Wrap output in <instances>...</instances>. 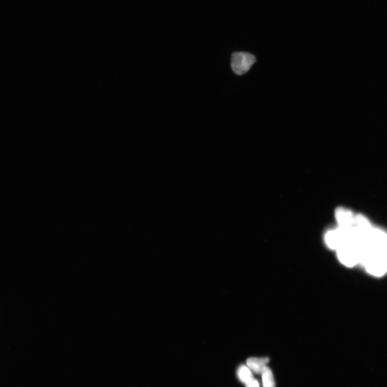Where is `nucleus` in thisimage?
<instances>
[{"mask_svg": "<svg viewBox=\"0 0 387 387\" xmlns=\"http://www.w3.org/2000/svg\"><path fill=\"white\" fill-rule=\"evenodd\" d=\"M360 264L371 275L387 273V233L373 226L366 231L362 243Z\"/></svg>", "mask_w": 387, "mask_h": 387, "instance_id": "nucleus-1", "label": "nucleus"}, {"mask_svg": "<svg viewBox=\"0 0 387 387\" xmlns=\"http://www.w3.org/2000/svg\"><path fill=\"white\" fill-rule=\"evenodd\" d=\"M257 59L252 53L248 52L237 51L231 54L230 67L233 73L242 76L249 72Z\"/></svg>", "mask_w": 387, "mask_h": 387, "instance_id": "nucleus-2", "label": "nucleus"}, {"mask_svg": "<svg viewBox=\"0 0 387 387\" xmlns=\"http://www.w3.org/2000/svg\"><path fill=\"white\" fill-rule=\"evenodd\" d=\"M336 251L340 262L346 267H354L356 265L359 264V251L354 246L343 244Z\"/></svg>", "mask_w": 387, "mask_h": 387, "instance_id": "nucleus-3", "label": "nucleus"}, {"mask_svg": "<svg viewBox=\"0 0 387 387\" xmlns=\"http://www.w3.org/2000/svg\"><path fill=\"white\" fill-rule=\"evenodd\" d=\"M355 216L351 211L344 208H339L336 211V218L340 227H353L355 224Z\"/></svg>", "mask_w": 387, "mask_h": 387, "instance_id": "nucleus-4", "label": "nucleus"}, {"mask_svg": "<svg viewBox=\"0 0 387 387\" xmlns=\"http://www.w3.org/2000/svg\"><path fill=\"white\" fill-rule=\"evenodd\" d=\"M343 240L342 232L339 227L328 231L325 236L326 244L332 250H337L342 244Z\"/></svg>", "mask_w": 387, "mask_h": 387, "instance_id": "nucleus-5", "label": "nucleus"}, {"mask_svg": "<svg viewBox=\"0 0 387 387\" xmlns=\"http://www.w3.org/2000/svg\"><path fill=\"white\" fill-rule=\"evenodd\" d=\"M269 361V358H251L248 359L246 364L250 370L253 372L261 374L265 367L267 366Z\"/></svg>", "mask_w": 387, "mask_h": 387, "instance_id": "nucleus-6", "label": "nucleus"}, {"mask_svg": "<svg viewBox=\"0 0 387 387\" xmlns=\"http://www.w3.org/2000/svg\"><path fill=\"white\" fill-rule=\"evenodd\" d=\"M237 375L239 380L245 385L254 379L252 371L247 366H240L237 370Z\"/></svg>", "mask_w": 387, "mask_h": 387, "instance_id": "nucleus-7", "label": "nucleus"}, {"mask_svg": "<svg viewBox=\"0 0 387 387\" xmlns=\"http://www.w3.org/2000/svg\"><path fill=\"white\" fill-rule=\"evenodd\" d=\"M261 374L263 387H275L272 371L268 366L265 367Z\"/></svg>", "mask_w": 387, "mask_h": 387, "instance_id": "nucleus-8", "label": "nucleus"}, {"mask_svg": "<svg viewBox=\"0 0 387 387\" xmlns=\"http://www.w3.org/2000/svg\"><path fill=\"white\" fill-rule=\"evenodd\" d=\"M245 386L246 387H260L258 381L254 378L248 384H246Z\"/></svg>", "mask_w": 387, "mask_h": 387, "instance_id": "nucleus-9", "label": "nucleus"}]
</instances>
